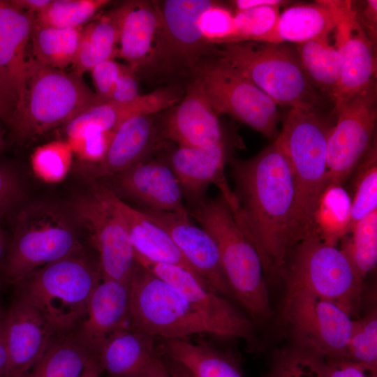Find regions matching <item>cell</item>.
<instances>
[{
  "instance_id": "cell-1",
  "label": "cell",
  "mask_w": 377,
  "mask_h": 377,
  "mask_svg": "<svg viewBox=\"0 0 377 377\" xmlns=\"http://www.w3.org/2000/svg\"><path fill=\"white\" fill-rule=\"evenodd\" d=\"M237 205L230 207L238 225L256 248L265 277L284 276L297 244L296 191L288 158L276 140L255 156L230 161Z\"/></svg>"
},
{
  "instance_id": "cell-2",
  "label": "cell",
  "mask_w": 377,
  "mask_h": 377,
  "mask_svg": "<svg viewBox=\"0 0 377 377\" xmlns=\"http://www.w3.org/2000/svg\"><path fill=\"white\" fill-rule=\"evenodd\" d=\"M334 124L323 111L290 108L275 139L288 158L294 179L298 242L316 234L314 214L327 185V141Z\"/></svg>"
},
{
  "instance_id": "cell-3",
  "label": "cell",
  "mask_w": 377,
  "mask_h": 377,
  "mask_svg": "<svg viewBox=\"0 0 377 377\" xmlns=\"http://www.w3.org/2000/svg\"><path fill=\"white\" fill-rule=\"evenodd\" d=\"M186 208L189 216L214 239L232 295L253 320L269 318L272 311L261 259L226 200L220 194Z\"/></svg>"
},
{
  "instance_id": "cell-4",
  "label": "cell",
  "mask_w": 377,
  "mask_h": 377,
  "mask_svg": "<svg viewBox=\"0 0 377 377\" xmlns=\"http://www.w3.org/2000/svg\"><path fill=\"white\" fill-rule=\"evenodd\" d=\"M96 104L82 76L47 66L28 54L23 103L8 126L13 139L23 144L65 126Z\"/></svg>"
},
{
  "instance_id": "cell-5",
  "label": "cell",
  "mask_w": 377,
  "mask_h": 377,
  "mask_svg": "<svg viewBox=\"0 0 377 377\" xmlns=\"http://www.w3.org/2000/svg\"><path fill=\"white\" fill-rule=\"evenodd\" d=\"M214 54L277 105L323 111L325 100L310 84L295 44L243 41L215 46Z\"/></svg>"
},
{
  "instance_id": "cell-6",
  "label": "cell",
  "mask_w": 377,
  "mask_h": 377,
  "mask_svg": "<svg viewBox=\"0 0 377 377\" xmlns=\"http://www.w3.org/2000/svg\"><path fill=\"white\" fill-rule=\"evenodd\" d=\"M102 279L98 260L83 247L32 272L15 285L55 332L73 330L83 318L89 300Z\"/></svg>"
},
{
  "instance_id": "cell-7",
  "label": "cell",
  "mask_w": 377,
  "mask_h": 377,
  "mask_svg": "<svg viewBox=\"0 0 377 377\" xmlns=\"http://www.w3.org/2000/svg\"><path fill=\"white\" fill-rule=\"evenodd\" d=\"M3 260L4 280L16 285L36 269L82 248L64 214L40 204L21 211Z\"/></svg>"
},
{
  "instance_id": "cell-8",
  "label": "cell",
  "mask_w": 377,
  "mask_h": 377,
  "mask_svg": "<svg viewBox=\"0 0 377 377\" xmlns=\"http://www.w3.org/2000/svg\"><path fill=\"white\" fill-rule=\"evenodd\" d=\"M131 330L161 339H185L213 327L172 286L138 263L130 282Z\"/></svg>"
},
{
  "instance_id": "cell-9",
  "label": "cell",
  "mask_w": 377,
  "mask_h": 377,
  "mask_svg": "<svg viewBox=\"0 0 377 377\" xmlns=\"http://www.w3.org/2000/svg\"><path fill=\"white\" fill-rule=\"evenodd\" d=\"M284 276L287 291L304 289L330 300L351 317L360 306L363 281L343 253L313 234L293 249ZM283 276V277H284Z\"/></svg>"
},
{
  "instance_id": "cell-10",
  "label": "cell",
  "mask_w": 377,
  "mask_h": 377,
  "mask_svg": "<svg viewBox=\"0 0 377 377\" xmlns=\"http://www.w3.org/2000/svg\"><path fill=\"white\" fill-rule=\"evenodd\" d=\"M216 114H228L274 140L279 134L277 105L248 78L215 54L192 73Z\"/></svg>"
},
{
  "instance_id": "cell-11",
  "label": "cell",
  "mask_w": 377,
  "mask_h": 377,
  "mask_svg": "<svg viewBox=\"0 0 377 377\" xmlns=\"http://www.w3.org/2000/svg\"><path fill=\"white\" fill-rule=\"evenodd\" d=\"M92 182L73 201V214L98 252L102 279L130 285L138 262L127 229L110 198V188Z\"/></svg>"
},
{
  "instance_id": "cell-12",
  "label": "cell",
  "mask_w": 377,
  "mask_h": 377,
  "mask_svg": "<svg viewBox=\"0 0 377 377\" xmlns=\"http://www.w3.org/2000/svg\"><path fill=\"white\" fill-rule=\"evenodd\" d=\"M283 320L295 346L324 358H348L352 317L332 301L304 289L287 291Z\"/></svg>"
},
{
  "instance_id": "cell-13",
  "label": "cell",
  "mask_w": 377,
  "mask_h": 377,
  "mask_svg": "<svg viewBox=\"0 0 377 377\" xmlns=\"http://www.w3.org/2000/svg\"><path fill=\"white\" fill-rule=\"evenodd\" d=\"M212 0L156 1L161 18L153 71L191 75L197 65L214 54L215 46L203 38L200 15L215 3Z\"/></svg>"
},
{
  "instance_id": "cell-14",
  "label": "cell",
  "mask_w": 377,
  "mask_h": 377,
  "mask_svg": "<svg viewBox=\"0 0 377 377\" xmlns=\"http://www.w3.org/2000/svg\"><path fill=\"white\" fill-rule=\"evenodd\" d=\"M333 112L336 119L327 141V185H342L376 142V82L358 92Z\"/></svg>"
},
{
  "instance_id": "cell-15",
  "label": "cell",
  "mask_w": 377,
  "mask_h": 377,
  "mask_svg": "<svg viewBox=\"0 0 377 377\" xmlns=\"http://www.w3.org/2000/svg\"><path fill=\"white\" fill-rule=\"evenodd\" d=\"M334 19V43L341 59V75L333 100V112L369 85L376 82V45L367 35L353 1L323 0Z\"/></svg>"
},
{
  "instance_id": "cell-16",
  "label": "cell",
  "mask_w": 377,
  "mask_h": 377,
  "mask_svg": "<svg viewBox=\"0 0 377 377\" xmlns=\"http://www.w3.org/2000/svg\"><path fill=\"white\" fill-rule=\"evenodd\" d=\"M137 262L176 288L213 327L216 336L243 339L250 344L255 342L252 320L204 281L178 266L143 259Z\"/></svg>"
},
{
  "instance_id": "cell-17",
  "label": "cell",
  "mask_w": 377,
  "mask_h": 377,
  "mask_svg": "<svg viewBox=\"0 0 377 377\" xmlns=\"http://www.w3.org/2000/svg\"><path fill=\"white\" fill-rule=\"evenodd\" d=\"M141 210L168 233L185 259L214 291L225 297L232 295L214 239L190 220L188 212Z\"/></svg>"
},
{
  "instance_id": "cell-18",
  "label": "cell",
  "mask_w": 377,
  "mask_h": 377,
  "mask_svg": "<svg viewBox=\"0 0 377 377\" xmlns=\"http://www.w3.org/2000/svg\"><path fill=\"white\" fill-rule=\"evenodd\" d=\"M131 329L130 285L101 279L94 288L83 318L73 329L82 345L98 355L113 335Z\"/></svg>"
},
{
  "instance_id": "cell-19",
  "label": "cell",
  "mask_w": 377,
  "mask_h": 377,
  "mask_svg": "<svg viewBox=\"0 0 377 377\" xmlns=\"http://www.w3.org/2000/svg\"><path fill=\"white\" fill-rule=\"evenodd\" d=\"M8 353L7 377H27L55 331L24 297L15 293L4 320Z\"/></svg>"
},
{
  "instance_id": "cell-20",
  "label": "cell",
  "mask_w": 377,
  "mask_h": 377,
  "mask_svg": "<svg viewBox=\"0 0 377 377\" xmlns=\"http://www.w3.org/2000/svg\"><path fill=\"white\" fill-rule=\"evenodd\" d=\"M35 20L36 15L12 0H0V87L15 105V112L24 100L27 48Z\"/></svg>"
},
{
  "instance_id": "cell-21",
  "label": "cell",
  "mask_w": 377,
  "mask_h": 377,
  "mask_svg": "<svg viewBox=\"0 0 377 377\" xmlns=\"http://www.w3.org/2000/svg\"><path fill=\"white\" fill-rule=\"evenodd\" d=\"M179 147H199L224 141L223 129L198 81L191 77L181 100L170 108L159 134Z\"/></svg>"
},
{
  "instance_id": "cell-22",
  "label": "cell",
  "mask_w": 377,
  "mask_h": 377,
  "mask_svg": "<svg viewBox=\"0 0 377 377\" xmlns=\"http://www.w3.org/2000/svg\"><path fill=\"white\" fill-rule=\"evenodd\" d=\"M227 160L225 140L205 147H178L170 154L168 165L180 184L188 207L205 200L206 191L211 184L216 185L225 198L233 193L224 173Z\"/></svg>"
},
{
  "instance_id": "cell-23",
  "label": "cell",
  "mask_w": 377,
  "mask_h": 377,
  "mask_svg": "<svg viewBox=\"0 0 377 377\" xmlns=\"http://www.w3.org/2000/svg\"><path fill=\"white\" fill-rule=\"evenodd\" d=\"M110 177L121 191L143 209L188 212L180 184L167 163L145 160Z\"/></svg>"
},
{
  "instance_id": "cell-24",
  "label": "cell",
  "mask_w": 377,
  "mask_h": 377,
  "mask_svg": "<svg viewBox=\"0 0 377 377\" xmlns=\"http://www.w3.org/2000/svg\"><path fill=\"white\" fill-rule=\"evenodd\" d=\"M160 26L156 1H125L117 57L135 72L153 70Z\"/></svg>"
},
{
  "instance_id": "cell-25",
  "label": "cell",
  "mask_w": 377,
  "mask_h": 377,
  "mask_svg": "<svg viewBox=\"0 0 377 377\" xmlns=\"http://www.w3.org/2000/svg\"><path fill=\"white\" fill-rule=\"evenodd\" d=\"M109 188L110 198L123 219L136 260L143 259L153 263L178 266L204 281L185 259L170 236L161 226L141 209L128 205Z\"/></svg>"
},
{
  "instance_id": "cell-26",
  "label": "cell",
  "mask_w": 377,
  "mask_h": 377,
  "mask_svg": "<svg viewBox=\"0 0 377 377\" xmlns=\"http://www.w3.org/2000/svg\"><path fill=\"white\" fill-rule=\"evenodd\" d=\"M159 132L154 115L137 116L114 132L108 151L98 164L90 165L91 177H110L147 160L155 148Z\"/></svg>"
},
{
  "instance_id": "cell-27",
  "label": "cell",
  "mask_w": 377,
  "mask_h": 377,
  "mask_svg": "<svg viewBox=\"0 0 377 377\" xmlns=\"http://www.w3.org/2000/svg\"><path fill=\"white\" fill-rule=\"evenodd\" d=\"M335 24L334 15L323 0L294 5L279 14L274 28L259 42L300 44L332 36Z\"/></svg>"
},
{
  "instance_id": "cell-28",
  "label": "cell",
  "mask_w": 377,
  "mask_h": 377,
  "mask_svg": "<svg viewBox=\"0 0 377 377\" xmlns=\"http://www.w3.org/2000/svg\"><path fill=\"white\" fill-rule=\"evenodd\" d=\"M160 108L158 97L149 92L128 103L108 101L94 105L64 126L67 141L96 131L114 132L125 121L137 116L152 115Z\"/></svg>"
},
{
  "instance_id": "cell-29",
  "label": "cell",
  "mask_w": 377,
  "mask_h": 377,
  "mask_svg": "<svg viewBox=\"0 0 377 377\" xmlns=\"http://www.w3.org/2000/svg\"><path fill=\"white\" fill-rule=\"evenodd\" d=\"M166 359L184 369L191 377H244L235 359L204 341L161 339Z\"/></svg>"
},
{
  "instance_id": "cell-30",
  "label": "cell",
  "mask_w": 377,
  "mask_h": 377,
  "mask_svg": "<svg viewBox=\"0 0 377 377\" xmlns=\"http://www.w3.org/2000/svg\"><path fill=\"white\" fill-rule=\"evenodd\" d=\"M155 339L131 329L117 332L98 355L103 370L111 377H135L156 353Z\"/></svg>"
},
{
  "instance_id": "cell-31",
  "label": "cell",
  "mask_w": 377,
  "mask_h": 377,
  "mask_svg": "<svg viewBox=\"0 0 377 377\" xmlns=\"http://www.w3.org/2000/svg\"><path fill=\"white\" fill-rule=\"evenodd\" d=\"M124 2L84 27L73 72L82 75L99 63L117 57Z\"/></svg>"
},
{
  "instance_id": "cell-32",
  "label": "cell",
  "mask_w": 377,
  "mask_h": 377,
  "mask_svg": "<svg viewBox=\"0 0 377 377\" xmlns=\"http://www.w3.org/2000/svg\"><path fill=\"white\" fill-rule=\"evenodd\" d=\"M95 357L73 330L55 332L27 377H81Z\"/></svg>"
},
{
  "instance_id": "cell-33",
  "label": "cell",
  "mask_w": 377,
  "mask_h": 377,
  "mask_svg": "<svg viewBox=\"0 0 377 377\" xmlns=\"http://www.w3.org/2000/svg\"><path fill=\"white\" fill-rule=\"evenodd\" d=\"M326 36L295 44L304 72L311 86L332 105L341 75L339 52Z\"/></svg>"
},
{
  "instance_id": "cell-34",
  "label": "cell",
  "mask_w": 377,
  "mask_h": 377,
  "mask_svg": "<svg viewBox=\"0 0 377 377\" xmlns=\"http://www.w3.org/2000/svg\"><path fill=\"white\" fill-rule=\"evenodd\" d=\"M352 199L341 184H330L323 191L314 214L316 233L326 244L336 246L351 227Z\"/></svg>"
},
{
  "instance_id": "cell-35",
  "label": "cell",
  "mask_w": 377,
  "mask_h": 377,
  "mask_svg": "<svg viewBox=\"0 0 377 377\" xmlns=\"http://www.w3.org/2000/svg\"><path fill=\"white\" fill-rule=\"evenodd\" d=\"M84 26L75 28H56L36 22L31 42L32 56L51 67L64 70L73 65L77 58Z\"/></svg>"
},
{
  "instance_id": "cell-36",
  "label": "cell",
  "mask_w": 377,
  "mask_h": 377,
  "mask_svg": "<svg viewBox=\"0 0 377 377\" xmlns=\"http://www.w3.org/2000/svg\"><path fill=\"white\" fill-rule=\"evenodd\" d=\"M340 242L339 250L363 281L377 263V210L358 221Z\"/></svg>"
},
{
  "instance_id": "cell-37",
  "label": "cell",
  "mask_w": 377,
  "mask_h": 377,
  "mask_svg": "<svg viewBox=\"0 0 377 377\" xmlns=\"http://www.w3.org/2000/svg\"><path fill=\"white\" fill-rule=\"evenodd\" d=\"M109 3L108 0H51L36 15V22L62 29L82 27Z\"/></svg>"
},
{
  "instance_id": "cell-38",
  "label": "cell",
  "mask_w": 377,
  "mask_h": 377,
  "mask_svg": "<svg viewBox=\"0 0 377 377\" xmlns=\"http://www.w3.org/2000/svg\"><path fill=\"white\" fill-rule=\"evenodd\" d=\"M355 170L350 229L358 221L377 210L376 141Z\"/></svg>"
},
{
  "instance_id": "cell-39",
  "label": "cell",
  "mask_w": 377,
  "mask_h": 377,
  "mask_svg": "<svg viewBox=\"0 0 377 377\" xmlns=\"http://www.w3.org/2000/svg\"><path fill=\"white\" fill-rule=\"evenodd\" d=\"M73 151L67 141H52L38 147L31 158L35 174L47 183H57L68 172Z\"/></svg>"
},
{
  "instance_id": "cell-40",
  "label": "cell",
  "mask_w": 377,
  "mask_h": 377,
  "mask_svg": "<svg viewBox=\"0 0 377 377\" xmlns=\"http://www.w3.org/2000/svg\"><path fill=\"white\" fill-rule=\"evenodd\" d=\"M323 362L324 357L294 346L276 354L267 377H325Z\"/></svg>"
},
{
  "instance_id": "cell-41",
  "label": "cell",
  "mask_w": 377,
  "mask_h": 377,
  "mask_svg": "<svg viewBox=\"0 0 377 377\" xmlns=\"http://www.w3.org/2000/svg\"><path fill=\"white\" fill-rule=\"evenodd\" d=\"M348 357L377 367V312L353 320L347 345Z\"/></svg>"
},
{
  "instance_id": "cell-42",
  "label": "cell",
  "mask_w": 377,
  "mask_h": 377,
  "mask_svg": "<svg viewBox=\"0 0 377 377\" xmlns=\"http://www.w3.org/2000/svg\"><path fill=\"white\" fill-rule=\"evenodd\" d=\"M280 7L265 6L235 11L236 35L234 43L260 41L275 26L280 14Z\"/></svg>"
},
{
  "instance_id": "cell-43",
  "label": "cell",
  "mask_w": 377,
  "mask_h": 377,
  "mask_svg": "<svg viewBox=\"0 0 377 377\" xmlns=\"http://www.w3.org/2000/svg\"><path fill=\"white\" fill-rule=\"evenodd\" d=\"M199 28L205 40L212 46L235 42L234 14L217 1L200 15Z\"/></svg>"
},
{
  "instance_id": "cell-44",
  "label": "cell",
  "mask_w": 377,
  "mask_h": 377,
  "mask_svg": "<svg viewBox=\"0 0 377 377\" xmlns=\"http://www.w3.org/2000/svg\"><path fill=\"white\" fill-rule=\"evenodd\" d=\"M113 134L114 132L96 131L77 140L67 142L82 161L88 165H94L99 163L104 158Z\"/></svg>"
},
{
  "instance_id": "cell-45",
  "label": "cell",
  "mask_w": 377,
  "mask_h": 377,
  "mask_svg": "<svg viewBox=\"0 0 377 377\" xmlns=\"http://www.w3.org/2000/svg\"><path fill=\"white\" fill-rule=\"evenodd\" d=\"M124 65L110 59L99 63L90 71L97 104L108 102Z\"/></svg>"
},
{
  "instance_id": "cell-46",
  "label": "cell",
  "mask_w": 377,
  "mask_h": 377,
  "mask_svg": "<svg viewBox=\"0 0 377 377\" xmlns=\"http://www.w3.org/2000/svg\"><path fill=\"white\" fill-rule=\"evenodd\" d=\"M22 195V182L17 171L0 163V219L14 210Z\"/></svg>"
},
{
  "instance_id": "cell-47",
  "label": "cell",
  "mask_w": 377,
  "mask_h": 377,
  "mask_svg": "<svg viewBox=\"0 0 377 377\" xmlns=\"http://www.w3.org/2000/svg\"><path fill=\"white\" fill-rule=\"evenodd\" d=\"M325 377H377V367L348 358H324Z\"/></svg>"
},
{
  "instance_id": "cell-48",
  "label": "cell",
  "mask_w": 377,
  "mask_h": 377,
  "mask_svg": "<svg viewBox=\"0 0 377 377\" xmlns=\"http://www.w3.org/2000/svg\"><path fill=\"white\" fill-rule=\"evenodd\" d=\"M140 95L135 71L129 65H124L110 101L128 103L133 101Z\"/></svg>"
},
{
  "instance_id": "cell-49",
  "label": "cell",
  "mask_w": 377,
  "mask_h": 377,
  "mask_svg": "<svg viewBox=\"0 0 377 377\" xmlns=\"http://www.w3.org/2000/svg\"><path fill=\"white\" fill-rule=\"evenodd\" d=\"M359 20L369 38L376 44L377 38V1L367 0L363 7L357 10Z\"/></svg>"
},
{
  "instance_id": "cell-50",
  "label": "cell",
  "mask_w": 377,
  "mask_h": 377,
  "mask_svg": "<svg viewBox=\"0 0 377 377\" xmlns=\"http://www.w3.org/2000/svg\"><path fill=\"white\" fill-rule=\"evenodd\" d=\"M135 377H172L167 369L162 357L154 354L143 369Z\"/></svg>"
},
{
  "instance_id": "cell-51",
  "label": "cell",
  "mask_w": 377,
  "mask_h": 377,
  "mask_svg": "<svg viewBox=\"0 0 377 377\" xmlns=\"http://www.w3.org/2000/svg\"><path fill=\"white\" fill-rule=\"evenodd\" d=\"M286 3V1L282 0H235L232 1L235 8V11H242L265 6H281Z\"/></svg>"
},
{
  "instance_id": "cell-52",
  "label": "cell",
  "mask_w": 377,
  "mask_h": 377,
  "mask_svg": "<svg viewBox=\"0 0 377 377\" xmlns=\"http://www.w3.org/2000/svg\"><path fill=\"white\" fill-rule=\"evenodd\" d=\"M22 10L36 15L50 3L51 0H12Z\"/></svg>"
},
{
  "instance_id": "cell-53",
  "label": "cell",
  "mask_w": 377,
  "mask_h": 377,
  "mask_svg": "<svg viewBox=\"0 0 377 377\" xmlns=\"http://www.w3.org/2000/svg\"><path fill=\"white\" fill-rule=\"evenodd\" d=\"M3 320L0 323V377H7L8 370V353L5 339Z\"/></svg>"
},
{
  "instance_id": "cell-54",
  "label": "cell",
  "mask_w": 377,
  "mask_h": 377,
  "mask_svg": "<svg viewBox=\"0 0 377 377\" xmlns=\"http://www.w3.org/2000/svg\"><path fill=\"white\" fill-rule=\"evenodd\" d=\"M15 110V105L7 97L0 87V119L8 125Z\"/></svg>"
},
{
  "instance_id": "cell-55",
  "label": "cell",
  "mask_w": 377,
  "mask_h": 377,
  "mask_svg": "<svg viewBox=\"0 0 377 377\" xmlns=\"http://www.w3.org/2000/svg\"><path fill=\"white\" fill-rule=\"evenodd\" d=\"M98 357H95L89 363L81 377H99L103 371Z\"/></svg>"
},
{
  "instance_id": "cell-56",
  "label": "cell",
  "mask_w": 377,
  "mask_h": 377,
  "mask_svg": "<svg viewBox=\"0 0 377 377\" xmlns=\"http://www.w3.org/2000/svg\"><path fill=\"white\" fill-rule=\"evenodd\" d=\"M5 253V244L3 236H0V260Z\"/></svg>"
},
{
  "instance_id": "cell-57",
  "label": "cell",
  "mask_w": 377,
  "mask_h": 377,
  "mask_svg": "<svg viewBox=\"0 0 377 377\" xmlns=\"http://www.w3.org/2000/svg\"><path fill=\"white\" fill-rule=\"evenodd\" d=\"M5 147V140L3 138V134L2 130L0 127V153L3 151Z\"/></svg>"
},
{
  "instance_id": "cell-58",
  "label": "cell",
  "mask_w": 377,
  "mask_h": 377,
  "mask_svg": "<svg viewBox=\"0 0 377 377\" xmlns=\"http://www.w3.org/2000/svg\"><path fill=\"white\" fill-rule=\"evenodd\" d=\"M6 311H4L2 306L0 305V323L3 320Z\"/></svg>"
},
{
  "instance_id": "cell-59",
  "label": "cell",
  "mask_w": 377,
  "mask_h": 377,
  "mask_svg": "<svg viewBox=\"0 0 377 377\" xmlns=\"http://www.w3.org/2000/svg\"><path fill=\"white\" fill-rule=\"evenodd\" d=\"M1 235H1V232H0V236H1Z\"/></svg>"
},
{
  "instance_id": "cell-60",
  "label": "cell",
  "mask_w": 377,
  "mask_h": 377,
  "mask_svg": "<svg viewBox=\"0 0 377 377\" xmlns=\"http://www.w3.org/2000/svg\"><path fill=\"white\" fill-rule=\"evenodd\" d=\"M185 377H189V376H185Z\"/></svg>"
}]
</instances>
